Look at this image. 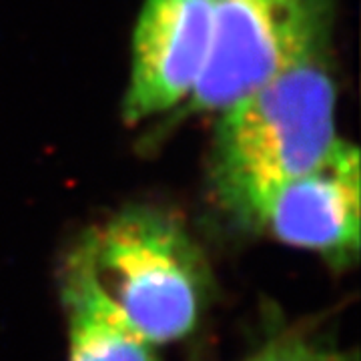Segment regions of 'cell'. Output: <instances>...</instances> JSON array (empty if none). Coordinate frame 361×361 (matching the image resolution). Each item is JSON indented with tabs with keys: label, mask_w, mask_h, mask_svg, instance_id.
Masks as SVG:
<instances>
[{
	"label": "cell",
	"mask_w": 361,
	"mask_h": 361,
	"mask_svg": "<svg viewBox=\"0 0 361 361\" xmlns=\"http://www.w3.org/2000/svg\"><path fill=\"white\" fill-rule=\"evenodd\" d=\"M211 52L207 0H145L133 32L123 116L141 125L183 111Z\"/></svg>",
	"instance_id": "cell-5"
},
{
	"label": "cell",
	"mask_w": 361,
	"mask_h": 361,
	"mask_svg": "<svg viewBox=\"0 0 361 361\" xmlns=\"http://www.w3.org/2000/svg\"><path fill=\"white\" fill-rule=\"evenodd\" d=\"M360 151L339 141L322 165L271 187L231 217L251 231L310 251L331 269L353 267L360 257Z\"/></svg>",
	"instance_id": "cell-4"
},
{
	"label": "cell",
	"mask_w": 361,
	"mask_h": 361,
	"mask_svg": "<svg viewBox=\"0 0 361 361\" xmlns=\"http://www.w3.org/2000/svg\"><path fill=\"white\" fill-rule=\"evenodd\" d=\"M66 361H163L159 348L127 319L99 281L82 241L61 267Z\"/></svg>",
	"instance_id": "cell-6"
},
{
	"label": "cell",
	"mask_w": 361,
	"mask_h": 361,
	"mask_svg": "<svg viewBox=\"0 0 361 361\" xmlns=\"http://www.w3.org/2000/svg\"><path fill=\"white\" fill-rule=\"evenodd\" d=\"M211 52L185 111L219 113L293 66L327 54L334 0H207Z\"/></svg>",
	"instance_id": "cell-3"
},
{
	"label": "cell",
	"mask_w": 361,
	"mask_h": 361,
	"mask_svg": "<svg viewBox=\"0 0 361 361\" xmlns=\"http://www.w3.org/2000/svg\"><path fill=\"white\" fill-rule=\"evenodd\" d=\"M80 241L104 291L153 345L177 343L197 331L213 277L199 243L175 215L130 207Z\"/></svg>",
	"instance_id": "cell-2"
},
{
	"label": "cell",
	"mask_w": 361,
	"mask_h": 361,
	"mask_svg": "<svg viewBox=\"0 0 361 361\" xmlns=\"http://www.w3.org/2000/svg\"><path fill=\"white\" fill-rule=\"evenodd\" d=\"M243 361H355L345 351L329 343L325 337L305 329H287L265 341Z\"/></svg>",
	"instance_id": "cell-7"
},
{
	"label": "cell",
	"mask_w": 361,
	"mask_h": 361,
	"mask_svg": "<svg viewBox=\"0 0 361 361\" xmlns=\"http://www.w3.org/2000/svg\"><path fill=\"white\" fill-rule=\"evenodd\" d=\"M337 90L327 54L273 77L221 109L211 141V183L233 215L334 153Z\"/></svg>",
	"instance_id": "cell-1"
}]
</instances>
